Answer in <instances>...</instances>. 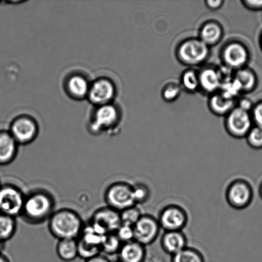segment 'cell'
<instances>
[{
	"instance_id": "277c9868",
	"label": "cell",
	"mask_w": 262,
	"mask_h": 262,
	"mask_svg": "<svg viewBox=\"0 0 262 262\" xmlns=\"http://www.w3.org/2000/svg\"><path fill=\"white\" fill-rule=\"evenodd\" d=\"M104 199L106 206L118 212L136 205L133 186L123 181L115 182L107 186L104 191Z\"/></svg>"
},
{
	"instance_id": "ab89813d",
	"label": "cell",
	"mask_w": 262,
	"mask_h": 262,
	"mask_svg": "<svg viewBox=\"0 0 262 262\" xmlns=\"http://www.w3.org/2000/svg\"><path fill=\"white\" fill-rule=\"evenodd\" d=\"M5 248V243L0 241V253H4Z\"/></svg>"
},
{
	"instance_id": "60d3db41",
	"label": "cell",
	"mask_w": 262,
	"mask_h": 262,
	"mask_svg": "<svg viewBox=\"0 0 262 262\" xmlns=\"http://www.w3.org/2000/svg\"><path fill=\"white\" fill-rule=\"evenodd\" d=\"M259 194L262 200V182L260 184V187H259Z\"/></svg>"
},
{
	"instance_id": "d4e9b609",
	"label": "cell",
	"mask_w": 262,
	"mask_h": 262,
	"mask_svg": "<svg viewBox=\"0 0 262 262\" xmlns=\"http://www.w3.org/2000/svg\"><path fill=\"white\" fill-rule=\"evenodd\" d=\"M182 90L188 93H196L200 90L199 73L192 68L184 71L181 78Z\"/></svg>"
},
{
	"instance_id": "83f0119b",
	"label": "cell",
	"mask_w": 262,
	"mask_h": 262,
	"mask_svg": "<svg viewBox=\"0 0 262 262\" xmlns=\"http://www.w3.org/2000/svg\"><path fill=\"white\" fill-rule=\"evenodd\" d=\"M78 257L84 260L93 257L101 253V249L99 246L91 245L84 242L81 238H78Z\"/></svg>"
},
{
	"instance_id": "52a82bcc",
	"label": "cell",
	"mask_w": 262,
	"mask_h": 262,
	"mask_svg": "<svg viewBox=\"0 0 262 262\" xmlns=\"http://www.w3.org/2000/svg\"><path fill=\"white\" fill-rule=\"evenodd\" d=\"M89 224L102 235L115 233L122 225L120 212L107 206L99 208L92 214Z\"/></svg>"
},
{
	"instance_id": "6da1fadb",
	"label": "cell",
	"mask_w": 262,
	"mask_h": 262,
	"mask_svg": "<svg viewBox=\"0 0 262 262\" xmlns=\"http://www.w3.org/2000/svg\"><path fill=\"white\" fill-rule=\"evenodd\" d=\"M56 200L50 191L35 189L25 195L21 214L23 222L38 225L48 222L55 211Z\"/></svg>"
},
{
	"instance_id": "ffe728a7",
	"label": "cell",
	"mask_w": 262,
	"mask_h": 262,
	"mask_svg": "<svg viewBox=\"0 0 262 262\" xmlns=\"http://www.w3.org/2000/svg\"><path fill=\"white\" fill-rule=\"evenodd\" d=\"M237 99L228 98L219 91L210 95L208 104L212 114L226 117L237 106Z\"/></svg>"
},
{
	"instance_id": "74e56055",
	"label": "cell",
	"mask_w": 262,
	"mask_h": 262,
	"mask_svg": "<svg viewBox=\"0 0 262 262\" xmlns=\"http://www.w3.org/2000/svg\"><path fill=\"white\" fill-rule=\"evenodd\" d=\"M84 262H111L110 261L108 258L103 254H99L96 256H93L91 258L87 259L84 260Z\"/></svg>"
},
{
	"instance_id": "f1b7e54d",
	"label": "cell",
	"mask_w": 262,
	"mask_h": 262,
	"mask_svg": "<svg viewBox=\"0 0 262 262\" xmlns=\"http://www.w3.org/2000/svg\"><path fill=\"white\" fill-rule=\"evenodd\" d=\"M182 90L180 83L171 82L166 84L162 90L161 96L164 101L173 102L179 98Z\"/></svg>"
},
{
	"instance_id": "3957f363",
	"label": "cell",
	"mask_w": 262,
	"mask_h": 262,
	"mask_svg": "<svg viewBox=\"0 0 262 262\" xmlns=\"http://www.w3.org/2000/svg\"><path fill=\"white\" fill-rule=\"evenodd\" d=\"M210 48L199 37L189 38L179 43L176 56L180 63L193 68L204 63L210 56Z\"/></svg>"
},
{
	"instance_id": "836d02e7",
	"label": "cell",
	"mask_w": 262,
	"mask_h": 262,
	"mask_svg": "<svg viewBox=\"0 0 262 262\" xmlns=\"http://www.w3.org/2000/svg\"><path fill=\"white\" fill-rule=\"evenodd\" d=\"M253 123L255 126L262 128V101H259L254 107L251 112Z\"/></svg>"
},
{
	"instance_id": "603a6c76",
	"label": "cell",
	"mask_w": 262,
	"mask_h": 262,
	"mask_svg": "<svg viewBox=\"0 0 262 262\" xmlns=\"http://www.w3.org/2000/svg\"><path fill=\"white\" fill-rule=\"evenodd\" d=\"M91 86L84 77L81 76H73L69 79L68 90L71 96L76 98H83L88 96Z\"/></svg>"
},
{
	"instance_id": "f546056e",
	"label": "cell",
	"mask_w": 262,
	"mask_h": 262,
	"mask_svg": "<svg viewBox=\"0 0 262 262\" xmlns=\"http://www.w3.org/2000/svg\"><path fill=\"white\" fill-rule=\"evenodd\" d=\"M122 224L134 227L142 216L140 209L137 207L133 206L120 212Z\"/></svg>"
},
{
	"instance_id": "30bf717a",
	"label": "cell",
	"mask_w": 262,
	"mask_h": 262,
	"mask_svg": "<svg viewBox=\"0 0 262 262\" xmlns=\"http://www.w3.org/2000/svg\"><path fill=\"white\" fill-rule=\"evenodd\" d=\"M158 220L164 232H182L188 222V215L183 208L171 204L162 209Z\"/></svg>"
},
{
	"instance_id": "e0dca14e",
	"label": "cell",
	"mask_w": 262,
	"mask_h": 262,
	"mask_svg": "<svg viewBox=\"0 0 262 262\" xmlns=\"http://www.w3.org/2000/svg\"><path fill=\"white\" fill-rule=\"evenodd\" d=\"M164 252L173 256L187 247L186 236L182 232H165L161 239Z\"/></svg>"
},
{
	"instance_id": "4fadbf2b",
	"label": "cell",
	"mask_w": 262,
	"mask_h": 262,
	"mask_svg": "<svg viewBox=\"0 0 262 262\" xmlns=\"http://www.w3.org/2000/svg\"><path fill=\"white\" fill-rule=\"evenodd\" d=\"M115 92L116 90L112 81L106 79H100L91 86L88 97L92 103L102 106L112 101Z\"/></svg>"
},
{
	"instance_id": "1f68e13d",
	"label": "cell",
	"mask_w": 262,
	"mask_h": 262,
	"mask_svg": "<svg viewBox=\"0 0 262 262\" xmlns=\"http://www.w3.org/2000/svg\"><path fill=\"white\" fill-rule=\"evenodd\" d=\"M250 147L255 150L262 149V128L254 126L246 137Z\"/></svg>"
},
{
	"instance_id": "484cf974",
	"label": "cell",
	"mask_w": 262,
	"mask_h": 262,
	"mask_svg": "<svg viewBox=\"0 0 262 262\" xmlns=\"http://www.w3.org/2000/svg\"><path fill=\"white\" fill-rule=\"evenodd\" d=\"M122 245L121 241L115 233L106 235L101 244V253L104 255H117Z\"/></svg>"
},
{
	"instance_id": "5bb4252c",
	"label": "cell",
	"mask_w": 262,
	"mask_h": 262,
	"mask_svg": "<svg viewBox=\"0 0 262 262\" xmlns=\"http://www.w3.org/2000/svg\"><path fill=\"white\" fill-rule=\"evenodd\" d=\"M119 114L116 107L107 104L100 106L95 114V119L92 124V129L99 132L116 124L119 120Z\"/></svg>"
},
{
	"instance_id": "d6986e66",
	"label": "cell",
	"mask_w": 262,
	"mask_h": 262,
	"mask_svg": "<svg viewBox=\"0 0 262 262\" xmlns=\"http://www.w3.org/2000/svg\"><path fill=\"white\" fill-rule=\"evenodd\" d=\"M224 30L222 25L215 20H209L200 28L199 38L210 48L218 45L222 40Z\"/></svg>"
},
{
	"instance_id": "8992f818",
	"label": "cell",
	"mask_w": 262,
	"mask_h": 262,
	"mask_svg": "<svg viewBox=\"0 0 262 262\" xmlns=\"http://www.w3.org/2000/svg\"><path fill=\"white\" fill-rule=\"evenodd\" d=\"M253 196L252 186L244 179L234 180L226 190V200L228 205L235 210H243L250 206Z\"/></svg>"
},
{
	"instance_id": "4316f807",
	"label": "cell",
	"mask_w": 262,
	"mask_h": 262,
	"mask_svg": "<svg viewBox=\"0 0 262 262\" xmlns=\"http://www.w3.org/2000/svg\"><path fill=\"white\" fill-rule=\"evenodd\" d=\"M171 262H205V258L199 250L187 247L172 256Z\"/></svg>"
},
{
	"instance_id": "7c38bea8",
	"label": "cell",
	"mask_w": 262,
	"mask_h": 262,
	"mask_svg": "<svg viewBox=\"0 0 262 262\" xmlns=\"http://www.w3.org/2000/svg\"><path fill=\"white\" fill-rule=\"evenodd\" d=\"M9 133L18 145H25L34 141L37 136L38 127L30 118L22 117L12 123Z\"/></svg>"
},
{
	"instance_id": "ac0fdd59",
	"label": "cell",
	"mask_w": 262,
	"mask_h": 262,
	"mask_svg": "<svg viewBox=\"0 0 262 262\" xmlns=\"http://www.w3.org/2000/svg\"><path fill=\"white\" fill-rule=\"evenodd\" d=\"M117 255L120 262H145L146 256L145 246L134 240L122 244Z\"/></svg>"
},
{
	"instance_id": "ee69618b",
	"label": "cell",
	"mask_w": 262,
	"mask_h": 262,
	"mask_svg": "<svg viewBox=\"0 0 262 262\" xmlns=\"http://www.w3.org/2000/svg\"><path fill=\"white\" fill-rule=\"evenodd\" d=\"M115 262H120V261H119V260H118V261H115Z\"/></svg>"
},
{
	"instance_id": "8d00e7d4",
	"label": "cell",
	"mask_w": 262,
	"mask_h": 262,
	"mask_svg": "<svg viewBox=\"0 0 262 262\" xmlns=\"http://www.w3.org/2000/svg\"><path fill=\"white\" fill-rule=\"evenodd\" d=\"M225 2L223 0H207L205 2V5L210 10L216 11L223 7Z\"/></svg>"
},
{
	"instance_id": "7402d4cb",
	"label": "cell",
	"mask_w": 262,
	"mask_h": 262,
	"mask_svg": "<svg viewBox=\"0 0 262 262\" xmlns=\"http://www.w3.org/2000/svg\"><path fill=\"white\" fill-rule=\"evenodd\" d=\"M56 252L61 260L66 262L74 261L78 257V241L77 239L58 240Z\"/></svg>"
},
{
	"instance_id": "7a4b0ae2",
	"label": "cell",
	"mask_w": 262,
	"mask_h": 262,
	"mask_svg": "<svg viewBox=\"0 0 262 262\" xmlns=\"http://www.w3.org/2000/svg\"><path fill=\"white\" fill-rule=\"evenodd\" d=\"M84 225L78 212L68 208L56 210L48 221L49 232L58 241L78 239Z\"/></svg>"
},
{
	"instance_id": "2e32d148",
	"label": "cell",
	"mask_w": 262,
	"mask_h": 262,
	"mask_svg": "<svg viewBox=\"0 0 262 262\" xmlns=\"http://www.w3.org/2000/svg\"><path fill=\"white\" fill-rule=\"evenodd\" d=\"M18 146L19 145L9 132L0 130V166L9 165L15 161Z\"/></svg>"
},
{
	"instance_id": "8fae6325",
	"label": "cell",
	"mask_w": 262,
	"mask_h": 262,
	"mask_svg": "<svg viewBox=\"0 0 262 262\" xmlns=\"http://www.w3.org/2000/svg\"><path fill=\"white\" fill-rule=\"evenodd\" d=\"M133 228L135 241L145 247L155 242L161 229L158 219L147 214L142 215Z\"/></svg>"
},
{
	"instance_id": "9c48e42d",
	"label": "cell",
	"mask_w": 262,
	"mask_h": 262,
	"mask_svg": "<svg viewBox=\"0 0 262 262\" xmlns=\"http://www.w3.org/2000/svg\"><path fill=\"white\" fill-rule=\"evenodd\" d=\"M223 65L233 71L246 68L250 59L247 46L239 41H231L223 47L222 51Z\"/></svg>"
},
{
	"instance_id": "b9f144b4",
	"label": "cell",
	"mask_w": 262,
	"mask_h": 262,
	"mask_svg": "<svg viewBox=\"0 0 262 262\" xmlns=\"http://www.w3.org/2000/svg\"><path fill=\"white\" fill-rule=\"evenodd\" d=\"M260 42V46H261V50H262V35L261 36Z\"/></svg>"
},
{
	"instance_id": "e575fe53",
	"label": "cell",
	"mask_w": 262,
	"mask_h": 262,
	"mask_svg": "<svg viewBox=\"0 0 262 262\" xmlns=\"http://www.w3.org/2000/svg\"><path fill=\"white\" fill-rule=\"evenodd\" d=\"M253 101L247 97H242L237 102V107L245 110L246 112H250L254 107Z\"/></svg>"
},
{
	"instance_id": "d590c367",
	"label": "cell",
	"mask_w": 262,
	"mask_h": 262,
	"mask_svg": "<svg viewBox=\"0 0 262 262\" xmlns=\"http://www.w3.org/2000/svg\"><path fill=\"white\" fill-rule=\"evenodd\" d=\"M242 4L248 9L253 11L262 10V0H244Z\"/></svg>"
},
{
	"instance_id": "cb8c5ba5",
	"label": "cell",
	"mask_w": 262,
	"mask_h": 262,
	"mask_svg": "<svg viewBox=\"0 0 262 262\" xmlns=\"http://www.w3.org/2000/svg\"><path fill=\"white\" fill-rule=\"evenodd\" d=\"M16 218L0 214V241L5 243L12 239L16 233Z\"/></svg>"
},
{
	"instance_id": "9a60e30c",
	"label": "cell",
	"mask_w": 262,
	"mask_h": 262,
	"mask_svg": "<svg viewBox=\"0 0 262 262\" xmlns=\"http://www.w3.org/2000/svg\"><path fill=\"white\" fill-rule=\"evenodd\" d=\"M199 73L200 90L210 95L220 91L222 79L218 68L207 67L203 68Z\"/></svg>"
},
{
	"instance_id": "f35d334b",
	"label": "cell",
	"mask_w": 262,
	"mask_h": 262,
	"mask_svg": "<svg viewBox=\"0 0 262 262\" xmlns=\"http://www.w3.org/2000/svg\"><path fill=\"white\" fill-rule=\"evenodd\" d=\"M0 262H11L9 257L4 253H0Z\"/></svg>"
},
{
	"instance_id": "44dd1931",
	"label": "cell",
	"mask_w": 262,
	"mask_h": 262,
	"mask_svg": "<svg viewBox=\"0 0 262 262\" xmlns=\"http://www.w3.org/2000/svg\"><path fill=\"white\" fill-rule=\"evenodd\" d=\"M233 79L239 87L241 94L251 93L257 87L258 77L252 69L245 68L235 71Z\"/></svg>"
},
{
	"instance_id": "4dcf8cb0",
	"label": "cell",
	"mask_w": 262,
	"mask_h": 262,
	"mask_svg": "<svg viewBox=\"0 0 262 262\" xmlns=\"http://www.w3.org/2000/svg\"><path fill=\"white\" fill-rule=\"evenodd\" d=\"M133 194L136 205L143 204L150 199V190L146 185L138 183L133 186Z\"/></svg>"
},
{
	"instance_id": "ba28073f",
	"label": "cell",
	"mask_w": 262,
	"mask_h": 262,
	"mask_svg": "<svg viewBox=\"0 0 262 262\" xmlns=\"http://www.w3.org/2000/svg\"><path fill=\"white\" fill-rule=\"evenodd\" d=\"M253 124L251 113L237 106L225 117V129L228 135L236 139L246 138Z\"/></svg>"
},
{
	"instance_id": "7bdbcfd3",
	"label": "cell",
	"mask_w": 262,
	"mask_h": 262,
	"mask_svg": "<svg viewBox=\"0 0 262 262\" xmlns=\"http://www.w3.org/2000/svg\"><path fill=\"white\" fill-rule=\"evenodd\" d=\"M2 184L1 183V181H0V187H1Z\"/></svg>"
},
{
	"instance_id": "d6a6232c",
	"label": "cell",
	"mask_w": 262,
	"mask_h": 262,
	"mask_svg": "<svg viewBox=\"0 0 262 262\" xmlns=\"http://www.w3.org/2000/svg\"><path fill=\"white\" fill-rule=\"evenodd\" d=\"M118 238L122 244L130 242L135 240V233H134L133 227L131 226L122 224L119 229L115 232Z\"/></svg>"
},
{
	"instance_id": "5b68a950",
	"label": "cell",
	"mask_w": 262,
	"mask_h": 262,
	"mask_svg": "<svg viewBox=\"0 0 262 262\" xmlns=\"http://www.w3.org/2000/svg\"><path fill=\"white\" fill-rule=\"evenodd\" d=\"M25 195L22 190L15 185L2 184L0 187V214L15 218L20 217Z\"/></svg>"
}]
</instances>
